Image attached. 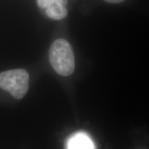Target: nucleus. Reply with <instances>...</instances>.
<instances>
[{
  "mask_svg": "<svg viewBox=\"0 0 149 149\" xmlns=\"http://www.w3.org/2000/svg\"><path fill=\"white\" fill-rule=\"evenodd\" d=\"M49 61L55 71L68 77L74 70V56L72 46L64 39L56 40L49 49Z\"/></svg>",
  "mask_w": 149,
  "mask_h": 149,
  "instance_id": "1",
  "label": "nucleus"
},
{
  "mask_svg": "<svg viewBox=\"0 0 149 149\" xmlns=\"http://www.w3.org/2000/svg\"><path fill=\"white\" fill-rule=\"evenodd\" d=\"M0 88L8 91L16 100H21L29 91V74L22 68L1 72Z\"/></svg>",
  "mask_w": 149,
  "mask_h": 149,
  "instance_id": "2",
  "label": "nucleus"
},
{
  "mask_svg": "<svg viewBox=\"0 0 149 149\" xmlns=\"http://www.w3.org/2000/svg\"><path fill=\"white\" fill-rule=\"evenodd\" d=\"M68 149H93V146L92 141L86 135L79 133L68 141Z\"/></svg>",
  "mask_w": 149,
  "mask_h": 149,
  "instance_id": "3",
  "label": "nucleus"
},
{
  "mask_svg": "<svg viewBox=\"0 0 149 149\" xmlns=\"http://www.w3.org/2000/svg\"><path fill=\"white\" fill-rule=\"evenodd\" d=\"M46 15L48 17L55 20H61L66 17L68 11L66 6L60 4L57 1L45 9Z\"/></svg>",
  "mask_w": 149,
  "mask_h": 149,
  "instance_id": "4",
  "label": "nucleus"
},
{
  "mask_svg": "<svg viewBox=\"0 0 149 149\" xmlns=\"http://www.w3.org/2000/svg\"><path fill=\"white\" fill-rule=\"evenodd\" d=\"M55 1L56 0H37V3L40 8L46 9Z\"/></svg>",
  "mask_w": 149,
  "mask_h": 149,
  "instance_id": "5",
  "label": "nucleus"
},
{
  "mask_svg": "<svg viewBox=\"0 0 149 149\" xmlns=\"http://www.w3.org/2000/svg\"><path fill=\"white\" fill-rule=\"evenodd\" d=\"M104 1L111 3H119L122 2V1H125V0H104Z\"/></svg>",
  "mask_w": 149,
  "mask_h": 149,
  "instance_id": "6",
  "label": "nucleus"
},
{
  "mask_svg": "<svg viewBox=\"0 0 149 149\" xmlns=\"http://www.w3.org/2000/svg\"><path fill=\"white\" fill-rule=\"evenodd\" d=\"M56 1H57V2H58L61 5L64 6H66L67 3H68V0H56Z\"/></svg>",
  "mask_w": 149,
  "mask_h": 149,
  "instance_id": "7",
  "label": "nucleus"
}]
</instances>
